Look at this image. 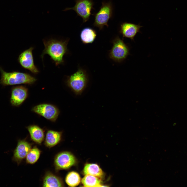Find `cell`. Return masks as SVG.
Instances as JSON below:
<instances>
[{
	"label": "cell",
	"mask_w": 187,
	"mask_h": 187,
	"mask_svg": "<svg viewBox=\"0 0 187 187\" xmlns=\"http://www.w3.org/2000/svg\"><path fill=\"white\" fill-rule=\"evenodd\" d=\"M69 40L64 41L51 39L43 40L44 49L41 55L43 59L45 54H48L55 63L56 66L64 62L63 57L68 51L67 45Z\"/></svg>",
	"instance_id": "1"
},
{
	"label": "cell",
	"mask_w": 187,
	"mask_h": 187,
	"mask_svg": "<svg viewBox=\"0 0 187 187\" xmlns=\"http://www.w3.org/2000/svg\"><path fill=\"white\" fill-rule=\"evenodd\" d=\"M1 78L0 84L3 86L21 84H32L37 80L36 78L30 74L18 71L7 72L0 67Z\"/></svg>",
	"instance_id": "2"
},
{
	"label": "cell",
	"mask_w": 187,
	"mask_h": 187,
	"mask_svg": "<svg viewBox=\"0 0 187 187\" xmlns=\"http://www.w3.org/2000/svg\"><path fill=\"white\" fill-rule=\"evenodd\" d=\"M88 82L85 71L79 68L76 72L68 77L66 83L76 95H79L86 88Z\"/></svg>",
	"instance_id": "3"
},
{
	"label": "cell",
	"mask_w": 187,
	"mask_h": 187,
	"mask_svg": "<svg viewBox=\"0 0 187 187\" xmlns=\"http://www.w3.org/2000/svg\"><path fill=\"white\" fill-rule=\"evenodd\" d=\"M113 11L112 4L110 1L102 2L99 11L94 15V26L98 28L99 30L102 29L104 26L108 27V22L112 17Z\"/></svg>",
	"instance_id": "4"
},
{
	"label": "cell",
	"mask_w": 187,
	"mask_h": 187,
	"mask_svg": "<svg viewBox=\"0 0 187 187\" xmlns=\"http://www.w3.org/2000/svg\"><path fill=\"white\" fill-rule=\"evenodd\" d=\"M112 42L113 46L110 51L109 57L116 62H121L130 55L129 48L118 36L115 38Z\"/></svg>",
	"instance_id": "5"
},
{
	"label": "cell",
	"mask_w": 187,
	"mask_h": 187,
	"mask_svg": "<svg viewBox=\"0 0 187 187\" xmlns=\"http://www.w3.org/2000/svg\"><path fill=\"white\" fill-rule=\"evenodd\" d=\"M75 2L76 4L74 6L66 8L63 11L74 10L77 15L82 18L83 23L86 22L89 20L92 15V10L94 9V2L92 0H76Z\"/></svg>",
	"instance_id": "6"
},
{
	"label": "cell",
	"mask_w": 187,
	"mask_h": 187,
	"mask_svg": "<svg viewBox=\"0 0 187 187\" xmlns=\"http://www.w3.org/2000/svg\"><path fill=\"white\" fill-rule=\"evenodd\" d=\"M32 111L34 112L53 122H55L59 114L58 108L49 104H39L34 107Z\"/></svg>",
	"instance_id": "7"
},
{
	"label": "cell",
	"mask_w": 187,
	"mask_h": 187,
	"mask_svg": "<svg viewBox=\"0 0 187 187\" xmlns=\"http://www.w3.org/2000/svg\"><path fill=\"white\" fill-rule=\"evenodd\" d=\"M34 48L31 47L24 51L19 55L18 61L21 66L34 74H37L39 71L35 65L32 51Z\"/></svg>",
	"instance_id": "8"
},
{
	"label": "cell",
	"mask_w": 187,
	"mask_h": 187,
	"mask_svg": "<svg viewBox=\"0 0 187 187\" xmlns=\"http://www.w3.org/2000/svg\"><path fill=\"white\" fill-rule=\"evenodd\" d=\"M76 162L74 156L68 152H61L56 156L55 165L57 170L67 169L74 165Z\"/></svg>",
	"instance_id": "9"
},
{
	"label": "cell",
	"mask_w": 187,
	"mask_h": 187,
	"mask_svg": "<svg viewBox=\"0 0 187 187\" xmlns=\"http://www.w3.org/2000/svg\"><path fill=\"white\" fill-rule=\"evenodd\" d=\"M11 92L10 102L11 105L15 107H18L21 105L28 95L27 88L22 85L12 87Z\"/></svg>",
	"instance_id": "10"
},
{
	"label": "cell",
	"mask_w": 187,
	"mask_h": 187,
	"mask_svg": "<svg viewBox=\"0 0 187 187\" xmlns=\"http://www.w3.org/2000/svg\"><path fill=\"white\" fill-rule=\"evenodd\" d=\"M31 148V145L24 140H19L13 151V161L19 164L26 156Z\"/></svg>",
	"instance_id": "11"
},
{
	"label": "cell",
	"mask_w": 187,
	"mask_h": 187,
	"mask_svg": "<svg viewBox=\"0 0 187 187\" xmlns=\"http://www.w3.org/2000/svg\"><path fill=\"white\" fill-rule=\"evenodd\" d=\"M142 27L139 24L123 23L120 25L119 32L122 35L123 38H128L134 41V38L137 33L141 32L140 29Z\"/></svg>",
	"instance_id": "12"
},
{
	"label": "cell",
	"mask_w": 187,
	"mask_h": 187,
	"mask_svg": "<svg viewBox=\"0 0 187 187\" xmlns=\"http://www.w3.org/2000/svg\"><path fill=\"white\" fill-rule=\"evenodd\" d=\"M31 139L38 144H41L43 141L44 137V131L38 125H31L26 127Z\"/></svg>",
	"instance_id": "13"
},
{
	"label": "cell",
	"mask_w": 187,
	"mask_h": 187,
	"mask_svg": "<svg viewBox=\"0 0 187 187\" xmlns=\"http://www.w3.org/2000/svg\"><path fill=\"white\" fill-rule=\"evenodd\" d=\"M61 135V132L51 130L48 131L45 138V145L49 148L55 146L60 141Z\"/></svg>",
	"instance_id": "14"
},
{
	"label": "cell",
	"mask_w": 187,
	"mask_h": 187,
	"mask_svg": "<svg viewBox=\"0 0 187 187\" xmlns=\"http://www.w3.org/2000/svg\"><path fill=\"white\" fill-rule=\"evenodd\" d=\"M96 36V31L89 27L83 29L80 34L81 40L83 43L85 44L92 43L95 39Z\"/></svg>",
	"instance_id": "15"
},
{
	"label": "cell",
	"mask_w": 187,
	"mask_h": 187,
	"mask_svg": "<svg viewBox=\"0 0 187 187\" xmlns=\"http://www.w3.org/2000/svg\"><path fill=\"white\" fill-rule=\"evenodd\" d=\"M63 185L61 179L51 173H47L44 177V187H62Z\"/></svg>",
	"instance_id": "16"
},
{
	"label": "cell",
	"mask_w": 187,
	"mask_h": 187,
	"mask_svg": "<svg viewBox=\"0 0 187 187\" xmlns=\"http://www.w3.org/2000/svg\"><path fill=\"white\" fill-rule=\"evenodd\" d=\"M83 172L85 175H91L98 177H102L103 175L101 169L95 164H86L84 168Z\"/></svg>",
	"instance_id": "17"
},
{
	"label": "cell",
	"mask_w": 187,
	"mask_h": 187,
	"mask_svg": "<svg viewBox=\"0 0 187 187\" xmlns=\"http://www.w3.org/2000/svg\"><path fill=\"white\" fill-rule=\"evenodd\" d=\"M82 182L85 187L102 186L100 179L97 177L91 175H85L82 179Z\"/></svg>",
	"instance_id": "18"
},
{
	"label": "cell",
	"mask_w": 187,
	"mask_h": 187,
	"mask_svg": "<svg viewBox=\"0 0 187 187\" xmlns=\"http://www.w3.org/2000/svg\"><path fill=\"white\" fill-rule=\"evenodd\" d=\"M66 184L69 186L75 187L78 185L81 181V178L77 172L72 171L67 175L65 179Z\"/></svg>",
	"instance_id": "19"
},
{
	"label": "cell",
	"mask_w": 187,
	"mask_h": 187,
	"mask_svg": "<svg viewBox=\"0 0 187 187\" xmlns=\"http://www.w3.org/2000/svg\"><path fill=\"white\" fill-rule=\"evenodd\" d=\"M40 153L41 151L37 147L31 149L26 156V162L31 164L35 163L39 159Z\"/></svg>",
	"instance_id": "20"
}]
</instances>
